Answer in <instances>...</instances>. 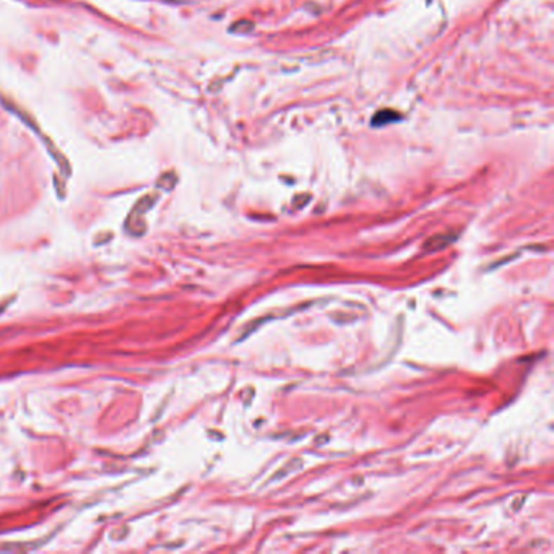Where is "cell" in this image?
Masks as SVG:
<instances>
[{
	"label": "cell",
	"mask_w": 554,
	"mask_h": 554,
	"mask_svg": "<svg viewBox=\"0 0 554 554\" xmlns=\"http://www.w3.org/2000/svg\"><path fill=\"white\" fill-rule=\"evenodd\" d=\"M397 120H402V115L398 113H395L392 109H382L372 115L371 125H374V127H382V125H389L392 122H397Z\"/></svg>",
	"instance_id": "cell-1"
},
{
	"label": "cell",
	"mask_w": 554,
	"mask_h": 554,
	"mask_svg": "<svg viewBox=\"0 0 554 554\" xmlns=\"http://www.w3.org/2000/svg\"><path fill=\"white\" fill-rule=\"evenodd\" d=\"M455 241V236L451 234H439V236H432L424 242V251L426 252H436L446 249L448 244Z\"/></svg>",
	"instance_id": "cell-2"
},
{
	"label": "cell",
	"mask_w": 554,
	"mask_h": 554,
	"mask_svg": "<svg viewBox=\"0 0 554 554\" xmlns=\"http://www.w3.org/2000/svg\"><path fill=\"white\" fill-rule=\"evenodd\" d=\"M252 30H254V23L251 22H237L231 26V33H237V34L251 33Z\"/></svg>",
	"instance_id": "cell-3"
}]
</instances>
